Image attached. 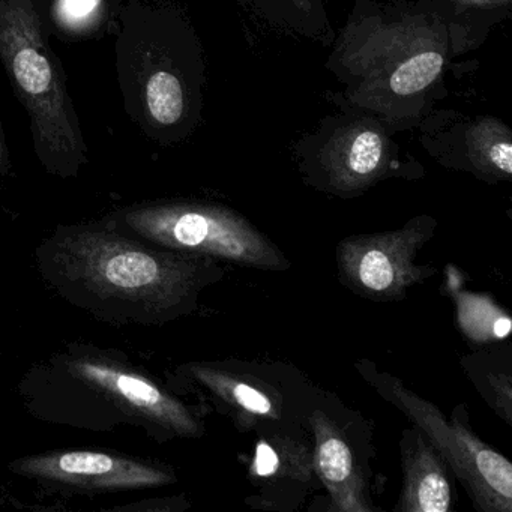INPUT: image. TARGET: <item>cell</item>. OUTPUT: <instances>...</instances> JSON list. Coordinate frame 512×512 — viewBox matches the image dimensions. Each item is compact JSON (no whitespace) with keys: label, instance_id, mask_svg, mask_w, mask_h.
I'll return each instance as SVG.
<instances>
[{"label":"cell","instance_id":"1","mask_svg":"<svg viewBox=\"0 0 512 512\" xmlns=\"http://www.w3.org/2000/svg\"><path fill=\"white\" fill-rule=\"evenodd\" d=\"M55 259L61 274L86 292L133 305L154 319L190 313L202 290L224 277L218 260L169 248L151 250L91 230L64 236Z\"/></svg>","mask_w":512,"mask_h":512},{"label":"cell","instance_id":"2","mask_svg":"<svg viewBox=\"0 0 512 512\" xmlns=\"http://www.w3.org/2000/svg\"><path fill=\"white\" fill-rule=\"evenodd\" d=\"M0 59L28 110L41 161L59 173L77 170L85 142L34 0H0Z\"/></svg>","mask_w":512,"mask_h":512},{"label":"cell","instance_id":"3","mask_svg":"<svg viewBox=\"0 0 512 512\" xmlns=\"http://www.w3.org/2000/svg\"><path fill=\"white\" fill-rule=\"evenodd\" d=\"M356 371L389 404L407 416L445 458L454 478L466 488L479 512H512V464L479 439L469 425L466 406L455 407L446 418L439 407L419 397L398 377L374 362L359 359Z\"/></svg>","mask_w":512,"mask_h":512},{"label":"cell","instance_id":"4","mask_svg":"<svg viewBox=\"0 0 512 512\" xmlns=\"http://www.w3.org/2000/svg\"><path fill=\"white\" fill-rule=\"evenodd\" d=\"M125 223L169 250L199 254L259 271L284 272L292 263L272 239L236 212L205 205L134 209Z\"/></svg>","mask_w":512,"mask_h":512},{"label":"cell","instance_id":"5","mask_svg":"<svg viewBox=\"0 0 512 512\" xmlns=\"http://www.w3.org/2000/svg\"><path fill=\"white\" fill-rule=\"evenodd\" d=\"M238 433H254L275 425H307L319 395L296 368L230 359L196 362L184 368Z\"/></svg>","mask_w":512,"mask_h":512},{"label":"cell","instance_id":"6","mask_svg":"<svg viewBox=\"0 0 512 512\" xmlns=\"http://www.w3.org/2000/svg\"><path fill=\"white\" fill-rule=\"evenodd\" d=\"M436 229L437 221L422 215L398 230L344 238L335 251L341 284L368 301L407 298L409 289L437 274L434 266L416 263Z\"/></svg>","mask_w":512,"mask_h":512},{"label":"cell","instance_id":"7","mask_svg":"<svg viewBox=\"0 0 512 512\" xmlns=\"http://www.w3.org/2000/svg\"><path fill=\"white\" fill-rule=\"evenodd\" d=\"M313 464L328 491L331 511H379L371 496V431L361 415L320 391L307 415Z\"/></svg>","mask_w":512,"mask_h":512},{"label":"cell","instance_id":"8","mask_svg":"<svg viewBox=\"0 0 512 512\" xmlns=\"http://www.w3.org/2000/svg\"><path fill=\"white\" fill-rule=\"evenodd\" d=\"M247 479L254 493L247 506L260 511L295 512L313 485V439L307 425H275L254 431Z\"/></svg>","mask_w":512,"mask_h":512},{"label":"cell","instance_id":"9","mask_svg":"<svg viewBox=\"0 0 512 512\" xmlns=\"http://www.w3.org/2000/svg\"><path fill=\"white\" fill-rule=\"evenodd\" d=\"M31 478L61 482L88 490H136L175 481L167 469L103 452L73 451L37 455L13 464Z\"/></svg>","mask_w":512,"mask_h":512},{"label":"cell","instance_id":"10","mask_svg":"<svg viewBox=\"0 0 512 512\" xmlns=\"http://www.w3.org/2000/svg\"><path fill=\"white\" fill-rule=\"evenodd\" d=\"M77 377L178 437L205 433L200 413L158 388L151 380L110 362L79 359L71 365Z\"/></svg>","mask_w":512,"mask_h":512},{"label":"cell","instance_id":"11","mask_svg":"<svg viewBox=\"0 0 512 512\" xmlns=\"http://www.w3.org/2000/svg\"><path fill=\"white\" fill-rule=\"evenodd\" d=\"M403 487L395 512H449L454 508V473L416 425L400 440Z\"/></svg>","mask_w":512,"mask_h":512},{"label":"cell","instance_id":"12","mask_svg":"<svg viewBox=\"0 0 512 512\" xmlns=\"http://www.w3.org/2000/svg\"><path fill=\"white\" fill-rule=\"evenodd\" d=\"M464 373L485 403L512 427V362L509 347L479 350L461 359Z\"/></svg>","mask_w":512,"mask_h":512},{"label":"cell","instance_id":"13","mask_svg":"<svg viewBox=\"0 0 512 512\" xmlns=\"http://www.w3.org/2000/svg\"><path fill=\"white\" fill-rule=\"evenodd\" d=\"M457 305V322L461 334L472 343L485 346L497 344L508 338L511 332V317L494 304L490 296L475 293H454Z\"/></svg>","mask_w":512,"mask_h":512},{"label":"cell","instance_id":"14","mask_svg":"<svg viewBox=\"0 0 512 512\" xmlns=\"http://www.w3.org/2000/svg\"><path fill=\"white\" fill-rule=\"evenodd\" d=\"M145 100L149 115L158 124H176L184 113L181 82L167 71L152 74L146 83Z\"/></svg>","mask_w":512,"mask_h":512},{"label":"cell","instance_id":"15","mask_svg":"<svg viewBox=\"0 0 512 512\" xmlns=\"http://www.w3.org/2000/svg\"><path fill=\"white\" fill-rule=\"evenodd\" d=\"M443 68L442 55L424 52L412 56L394 71L391 89L397 95H412L422 91L434 82Z\"/></svg>","mask_w":512,"mask_h":512},{"label":"cell","instance_id":"16","mask_svg":"<svg viewBox=\"0 0 512 512\" xmlns=\"http://www.w3.org/2000/svg\"><path fill=\"white\" fill-rule=\"evenodd\" d=\"M383 161V140L373 131H362L347 149L346 176L352 185L373 178L379 172Z\"/></svg>","mask_w":512,"mask_h":512},{"label":"cell","instance_id":"17","mask_svg":"<svg viewBox=\"0 0 512 512\" xmlns=\"http://www.w3.org/2000/svg\"><path fill=\"white\" fill-rule=\"evenodd\" d=\"M98 7V0H61L59 14L67 23H80L91 16Z\"/></svg>","mask_w":512,"mask_h":512},{"label":"cell","instance_id":"18","mask_svg":"<svg viewBox=\"0 0 512 512\" xmlns=\"http://www.w3.org/2000/svg\"><path fill=\"white\" fill-rule=\"evenodd\" d=\"M490 163L505 176L512 175V146L509 142H500L493 145L488 152Z\"/></svg>","mask_w":512,"mask_h":512},{"label":"cell","instance_id":"19","mask_svg":"<svg viewBox=\"0 0 512 512\" xmlns=\"http://www.w3.org/2000/svg\"><path fill=\"white\" fill-rule=\"evenodd\" d=\"M7 148H5L4 133L0 130V170H4L7 166Z\"/></svg>","mask_w":512,"mask_h":512}]
</instances>
